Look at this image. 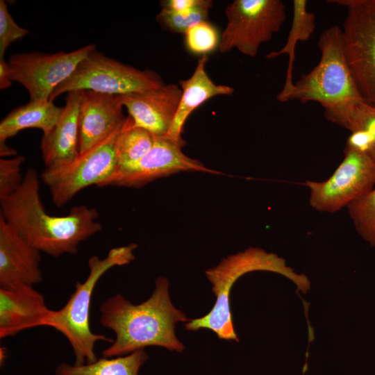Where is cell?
Segmentation results:
<instances>
[{"mask_svg": "<svg viewBox=\"0 0 375 375\" xmlns=\"http://www.w3.org/2000/svg\"><path fill=\"white\" fill-rule=\"evenodd\" d=\"M213 1L204 0L197 8L188 12H174L162 8L156 16V20L162 28L178 33L185 34L193 25L203 21H207L209 10Z\"/></svg>", "mask_w": 375, "mask_h": 375, "instance_id": "obj_25", "label": "cell"}, {"mask_svg": "<svg viewBox=\"0 0 375 375\" xmlns=\"http://www.w3.org/2000/svg\"><path fill=\"white\" fill-rule=\"evenodd\" d=\"M182 90L176 84L144 92L120 95L122 103L135 126L154 136H166L175 117Z\"/></svg>", "mask_w": 375, "mask_h": 375, "instance_id": "obj_13", "label": "cell"}, {"mask_svg": "<svg viewBox=\"0 0 375 375\" xmlns=\"http://www.w3.org/2000/svg\"><path fill=\"white\" fill-rule=\"evenodd\" d=\"M324 117L351 133L364 132L375 145V106L353 101L324 108Z\"/></svg>", "mask_w": 375, "mask_h": 375, "instance_id": "obj_22", "label": "cell"}, {"mask_svg": "<svg viewBox=\"0 0 375 375\" xmlns=\"http://www.w3.org/2000/svg\"><path fill=\"white\" fill-rule=\"evenodd\" d=\"M227 24L220 36L222 53L236 49L253 58L283 24L286 15L281 0H234L225 8Z\"/></svg>", "mask_w": 375, "mask_h": 375, "instance_id": "obj_8", "label": "cell"}, {"mask_svg": "<svg viewBox=\"0 0 375 375\" xmlns=\"http://www.w3.org/2000/svg\"><path fill=\"white\" fill-rule=\"evenodd\" d=\"M81 90L67 93L63 112L52 130L43 134L40 149L47 169L64 167L79 156Z\"/></svg>", "mask_w": 375, "mask_h": 375, "instance_id": "obj_17", "label": "cell"}, {"mask_svg": "<svg viewBox=\"0 0 375 375\" xmlns=\"http://www.w3.org/2000/svg\"><path fill=\"white\" fill-rule=\"evenodd\" d=\"M204 0H168L162 3L164 8L174 12H188L203 3Z\"/></svg>", "mask_w": 375, "mask_h": 375, "instance_id": "obj_29", "label": "cell"}, {"mask_svg": "<svg viewBox=\"0 0 375 375\" xmlns=\"http://www.w3.org/2000/svg\"><path fill=\"white\" fill-rule=\"evenodd\" d=\"M183 146L165 136H154L150 151L139 161L117 168L102 187L112 185L140 188L157 178L181 172H203L221 174L186 156Z\"/></svg>", "mask_w": 375, "mask_h": 375, "instance_id": "obj_12", "label": "cell"}, {"mask_svg": "<svg viewBox=\"0 0 375 375\" xmlns=\"http://www.w3.org/2000/svg\"><path fill=\"white\" fill-rule=\"evenodd\" d=\"M40 177L28 167L20 188L0 199V215L12 230L40 252L58 257L75 254L79 244L101 230L94 208L80 205L65 216L46 212L40 196Z\"/></svg>", "mask_w": 375, "mask_h": 375, "instance_id": "obj_1", "label": "cell"}, {"mask_svg": "<svg viewBox=\"0 0 375 375\" xmlns=\"http://www.w3.org/2000/svg\"><path fill=\"white\" fill-rule=\"evenodd\" d=\"M95 49L96 46L90 44L67 53H14L8 61L10 79L27 90L30 100L49 101L53 90Z\"/></svg>", "mask_w": 375, "mask_h": 375, "instance_id": "obj_11", "label": "cell"}, {"mask_svg": "<svg viewBox=\"0 0 375 375\" xmlns=\"http://www.w3.org/2000/svg\"><path fill=\"white\" fill-rule=\"evenodd\" d=\"M256 270L280 273L294 281H299L300 278L285 265L283 258L262 249L249 248L229 255L205 272L216 297L212 308L206 315L186 322L185 329L195 331L207 328L215 333L219 339L238 341L230 308L231 288L243 274Z\"/></svg>", "mask_w": 375, "mask_h": 375, "instance_id": "obj_4", "label": "cell"}, {"mask_svg": "<svg viewBox=\"0 0 375 375\" xmlns=\"http://www.w3.org/2000/svg\"><path fill=\"white\" fill-rule=\"evenodd\" d=\"M40 251L20 238L0 215V288L42 281Z\"/></svg>", "mask_w": 375, "mask_h": 375, "instance_id": "obj_16", "label": "cell"}, {"mask_svg": "<svg viewBox=\"0 0 375 375\" xmlns=\"http://www.w3.org/2000/svg\"><path fill=\"white\" fill-rule=\"evenodd\" d=\"M347 208L358 233L370 245L375 247V186Z\"/></svg>", "mask_w": 375, "mask_h": 375, "instance_id": "obj_24", "label": "cell"}, {"mask_svg": "<svg viewBox=\"0 0 375 375\" xmlns=\"http://www.w3.org/2000/svg\"><path fill=\"white\" fill-rule=\"evenodd\" d=\"M292 6V25L285 45L278 51H271L266 56L268 59H273L284 54L289 56L284 86L276 96V99L282 103L294 85L292 72L297 43L298 41L306 42L308 40L316 26L315 15L313 12L308 11L306 0H294Z\"/></svg>", "mask_w": 375, "mask_h": 375, "instance_id": "obj_20", "label": "cell"}, {"mask_svg": "<svg viewBox=\"0 0 375 375\" xmlns=\"http://www.w3.org/2000/svg\"><path fill=\"white\" fill-rule=\"evenodd\" d=\"M184 35L186 48L192 53L207 55L219 47L218 31L208 20L190 27Z\"/></svg>", "mask_w": 375, "mask_h": 375, "instance_id": "obj_26", "label": "cell"}, {"mask_svg": "<svg viewBox=\"0 0 375 375\" xmlns=\"http://www.w3.org/2000/svg\"><path fill=\"white\" fill-rule=\"evenodd\" d=\"M25 160L21 155L0 159V199L13 194L20 188L24 179L21 166Z\"/></svg>", "mask_w": 375, "mask_h": 375, "instance_id": "obj_27", "label": "cell"}, {"mask_svg": "<svg viewBox=\"0 0 375 375\" xmlns=\"http://www.w3.org/2000/svg\"><path fill=\"white\" fill-rule=\"evenodd\" d=\"M122 128L88 151L79 153L69 164L42 172L40 178L48 187L56 206L65 205L91 185L102 187L115 174L117 167L116 141Z\"/></svg>", "mask_w": 375, "mask_h": 375, "instance_id": "obj_9", "label": "cell"}, {"mask_svg": "<svg viewBox=\"0 0 375 375\" xmlns=\"http://www.w3.org/2000/svg\"><path fill=\"white\" fill-rule=\"evenodd\" d=\"M64 108L47 100H33L13 109L0 123V147L6 141L25 128L41 129L49 133L59 120Z\"/></svg>", "mask_w": 375, "mask_h": 375, "instance_id": "obj_19", "label": "cell"}, {"mask_svg": "<svg viewBox=\"0 0 375 375\" xmlns=\"http://www.w3.org/2000/svg\"><path fill=\"white\" fill-rule=\"evenodd\" d=\"M52 310L33 285L17 283L0 288V338L44 326Z\"/></svg>", "mask_w": 375, "mask_h": 375, "instance_id": "obj_15", "label": "cell"}, {"mask_svg": "<svg viewBox=\"0 0 375 375\" xmlns=\"http://www.w3.org/2000/svg\"><path fill=\"white\" fill-rule=\"evenodd\" d=\"M99 312L102 326L115 335L111 344L101 353L104 358L124 356L150 346L179 353L185 349L175 328L176 324L190 320L173 305L165 277L156 280L151 297L140 304H133L117 294L101 303Z\"/></svg>", "mask_w": 375, "mask_h": 375, "instance_id": "obj_2", "label": "cell"}, {"mask_svg": "<svg viewBox=\"0 0 375 375\" xmlns=\"http://www.w3.org/2000/svg\"><path fill=\"white\" fill-rule=\"evenodd\" d=\"M12 82L8 62L4 58H0V89L3 90L10 87Z\"/></svg>", "mask_w": 375, "mask_h": 375, "instance_id": "obj_30", "label": "cell"}, {"mask_svg": "<svg viewBox=\"0 0 375 375\" xmlns=\"http://www.w3.org/2000/svg\"><path fill=\"white\" fill-rule=\"evenodd\" d=\"M165 84L156 72L124 64L95 49L53 90L49 101L53 102L60 94L76 90L124 95L144 92Z\"/></svg>", "mask_w": 375, "mask_h": 375, "instance_id": "obj_6", "label": "cell"}, {"mask_svg": "<svg viewBox=\"0 0 375 375\" xmlns=\"http://www.w3.org/2000/svg\"><path fill=\"white\" fill-rule=\"evenodd\" d=\"M153 142L154 135L134 126L131 119L126 117L116 141L117 168L139 161L150 151Z\"/></svg>", "mask_w": 375, "mask_h": 375, "instance_id": "obj_23", "label": "cell"}, {"mask_svg": "<svg viewBox=\"0 0 375 375\" xmlns=\"http://www.w3.org/2000/svg\"><path fill=\"white\" fill-rule=\"evenodd\" d=\"M29 33L28 30L20 27L8 10L3 0L0 1V58H4L7 48L17 40Z\"/></svg>", "mask_w": 375, "mask_h": 375, "instance_id": "obj_28", "label": "cell"}, {"mask_svg": "<svg viewBox=\"0 0 375 375\" xmlns=\"http://www.w3.org/2000/svg\"><path fill=\"white\" fill-rule=\"evenodd\" d=\"M135 244L111 249L103 259L93 256L88 259L89 274L83 282L77 281L75 290L65 305L52 312L44 326L61 333L70 344L74 365H81L94 362L98 358L94 352L96 342L113 340L101 334L93 333L90 326V310L92 297L101 277L115 266L126 265L134 260Z\"/></svg>", "mask_w": 375, "mask_h": 375, "instance_id": "obj_3", "label": "cell"}, {"mask_svg": "<svg viewBox=\"0 0 375 375\" xmlns=\"http://www.w3.org/2000/svg\"><path fill=\"white\" fill-rule=\"evenodd\" d=\"M318 64L294 83L283 103L297 100L319 103L326 108L353 101H363L344 53L342 29L337 25L319 35Z\"/></svg>", "mask_w": 375, "mask_h": 375, "instance_id": "obj_5", "label": "cell"}, {"mask_svg": "<svg viewBox=\"0 0 375 375\" xmlns=\"http://www.w3.org/2000/svg\"><path fill=\"white\" fill-rule=\"evenodd\" d=\"M344 6V53L362 100L375 106V0H331Z\"/></svg>", "mask_w": 375, "mask_h": 375, "instance_id": "obj_7", "label": "cell"}, {"mask_svg": "<svg viewBox=\"0 0 375 375\" xmlns=\"http://www.w3.org/2000/svg\"><path fill=\"white\" fill-rule=\"evenodd\" d=\"M208 57L201 56L192 76L179 81L182 90L180 103L171 128L165 136L183 146L182 138L184 124L190 114L207 100L218 95H231L234 88L224 85L215 84L208 76L206 65Z\"/></svg>", "mask_w": 375, "mask_h": 375, "instance_id": "obj_18", "label": "cell"}, {"mask_svg": "<svg viewBox=\"0 0 375 375\" xmlns=\"http://www.w3.org/2000/svg\"><path fill=\"white\" fill-rule=\"evenodd\" d=\"M6 356V350L4 347H1L0 349V361H1V365H2V362H5V358Z\"/></svg>", "mask_w": 375, "mask_h": 375, "instance_id": "obj_31", "label": "cell"}, {"mask_svg": "<svg viewBox=\"0 0 375 375\" xmlns=\"http://www.w3.org/2000/svg\"><path fill=\"white\" fill-rule=\"evenodd\" d=\"M343 153L342 161L328 179L305 182L309 203L319 212H337L375 186V162L347 144Z\"/></svg>", "mask_w": 375, "mask_h": 375, "instance_id": "obj_10", "label": "cell"}, {"mask_svg": "<svg viewBox=\"0 0 375 375\" xmlns=\"http://www.w3.org/2000/svg\"><path fill=\"white\" fill-rule=\"evenodd\" d=\"M148 359L144 349L113 358H101L81 365L59 364L56 375H138L140 369Z\"/></svg>", "mask_w": 375, "mask_h": 375, "instance_id": "obj_21", "label": "cell"}, {"mask_svg": "<svg viewBox=\"0 0 375 375\" xmlns=\"http://www.w3.org/2000/svg\"><path fill=\"white\" fill-rule=\"evenodd\" d=\"M79 153H83L120 129L123 115L120 95L81 90Z\"/></svg>", "mask_w": 375, "mask_h": 375, "instance_id": "obj_14", "label": "cell"}]
</instances>
